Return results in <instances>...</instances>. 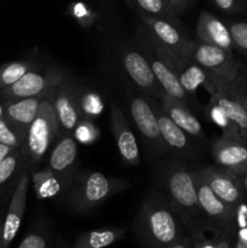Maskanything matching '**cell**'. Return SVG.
Segmentation results:
<instances>
[{
  "instance_id": "1",
  "label": "cell",
  "mask_w": 247,
  "mask_h": 248,
  "mask_svg": "<svg viewBox=\"0 0 247 248\" xmlns=\"http://www.w3.org/2000/svg\"><path fill=\"white\" fill-rule=\"evenodd\" d=\"M135 230L147 248H166L185 236L183 222L166 196L157 190L143 201Z\"/></svg>"
},
{
  "instance_id": "2",
  "label": "cell",
  "mask_w": 247,
  "mask_h": 248,
  "mask_svg": "<svg viewBox=\"0 0 247 248\" xmlns=\"http://www.w3.org/2000/svg\"><path fill=\"white\" fill-rule=\"evenodd\" d=\"M162 194L183 222L191 236L207 228L196 193L194 172L178 162L165 165L159 173Z\"/></svg>"
},
{
  "instance_id": "3",
  "label": "cell",
  "mask_w": 247,
  "mask_h": 248,
  "mask_svg": "<svg viewBox=\"0 0 247 248\" xmlns=\"http://www.w3.org/2000/svg\"><path fill=\"white\" fill-rule=\"evenodd\" d=\"M126 188L125 179L110 178L98 171L81 172L68 189V201L75 212L89 213Z\"/></svg>"
},
{
  "instance_id": "4",
  "label": "cell",
  "mask_w": 247,
  "mask_h": 248,
  "mask_svg": "<svg viewBox=\"0 0 247 248\" xmlns=\"http://www.w3.org/2000/svg\"><path fill=\"white\" fill-rule=\"evenodd\" d=\"M137 40L139 43L140 51L149 62L162 91L189 106L191 103V99L179 82L176 61L172 58L171 53L165 50L153 38L144 24L137 31Z\"/></svg>"
},
{
  "instance_id": "5",
  "label": "cell",
  "mask_w": 247,
  "mask_h": 248,
  "mask_svg": "<svg viewBox=\"0 0 247 248\" xmlns=\"http://www.w3.org/2000/svg\"><path fill=\"white\" fill-rule=\"evenodd\" d=\"M58 136L60 126L55 109L50 99L44 97L40 102L38 114L29 126L21 148L24 165L27 167L36 166Z\"/></svg>"
},
{
  "instance_id": "6",
  "label": "cell",
  "mask_w": 247,
  "mask_h": 248,
  "mask_svg": "<svg viewBox=\"0 0 247 248\" xmlns=\"http://www.w3.org/2000/svg\"><path fill=\"white\" fill-rule=\"evenodd\" d=\"M185 58L194 61L210 74L229 84H239L246 75V67L234 53L201 40H189L185 48Z\"/></svg>"
},
{
  "instance_id": "7",
  "label": "cell",
  "mask_w": 247,
  "mask_h": 248,
  "mask_svg": "<svg viewBox=\"0 0 247 248\" xmlns=\"http://www.w3.org/2000/svg\"><path fill=\"white\" fill-rule=\"evenodd\" d=\"M194 172L196 193L201 212L210 230L218 235L232 237L235 236V210L223 202L211 189L201 171Z\"/></svg>"
},
{
  "instance_id": "8",
  "label": "cell",
  "mask_w": 247,
  "mask_h": 248,
  "mask_svg": "<svg viewBox=\"0 0 247 248\" xmlns=\"http://www.w3.org/2000/svg\"><path fill=\"white\" fill-rule=\"evenodd\" d=\"M65 72L58 68H50L45 73L29 70L17 82L6 89L0 90V97L6 99L19 98H43L55 87L68 79Z\"/></svg>"
},
{
  "instance_id": "9",
  "label": "cell",
  "mask_w": 247,
  "mask_h": 248,
  "mask_svg": "<svg viewBox=\"0 0 247 248\" xmlns=\"http://www.w3.org/2000/svg\"><path fill=\"white\" fill-rule=\"evenodd\" d=\"M80 96L81 90L69 78L46 96L55 109L60 126V136L73 135L77 125L82 119Z\"/></svg>"
},
{
  "instance_id": "10",
  "label": "cell",
  "mask_w": 247,
  "mask_h": 248,
  "mask_svg": "<svg viewBox=\"0 0 247 248\" xmlns=\"http://www.w3.org/2000/svg\"><path fill=\"white\" fill-rule=\"evenodd\" d=\"M130 113L140 137L144 140L152 154L161 155L169 152L162 140L152 101L144 96L132 97L130 99Z\"/></svg>"
},
{
  "instance_id": "11",
  "label": "cell",
  "mask_w": 247,
  "mask_h": 248,
  "mask_svg": "<svg viewBox=\"0 0 247 248\" xmlns=\"http://www.w3.org/2000/svg\"><path fill=\"white\" fill-rule=\"evenodd\" d=\"M213 92L211 102L222 109L223 113L239 127L241 136L247 140V109L235 84H229L211 74Z\"/></svg>"
},
{
  "instance_id": "12",
  "label": "cell",
  "mask_w": 247,
  "mask_h": 248,
  "mask_svg": "<svg viewBox=\"0 0 247 248\" xmlns=\"http://www.w3.org/2000/svg\"><path fill=\"white\" fill-rule=\"evenodd\" d=\"M211 153L220 169L235 176L247 172V140L242 136H220L212 143Z\"/></svg>"
},
{
  "instance_id": "13",
  "label": "cell",
  "mask_w": 247,
  "mask_h": 248,
  "mask_svg": "<svg viewBox=\"0 0 247 248\" xmlns=\"http://www.w3.org/2000/svg\"><path fill=\"white\" fill-rule=\"evenodd\" d=\"M77 159V142L73 135L61 136L57 144L51 150L47 161V171L68 191L75 174Z\"/></svg>"
},
{
  "instance_id": "14",
  "label": "cell",
  "mask_w": 247,
  "mask_h": 248,
  "mask_svg": "<svg viewBox=\"0 0 247 248\" xmlns=\"http://www.w3.org/2000/svg\"><path fill=\"white\" fill-rule=\"evenodd\" d=\"M121 64L127 77L148 97L159 98L164 92L142 51L135 47L124 48L121 51Z\"/></svg>"
},
{
  "instance_id": "15",
  "label": "cell",
  "mask_w": 247,
  "mask_h": 248,
  "mask_svg": "<svg viewBox=\"0 0 247 248\" xmlns=\"http://www.w3.org/2000/svg\"><path fill=\"white\" fill-rule=\"evenodd\" d=\"M143 24L147 27L153 38L171 53L172 58L178 61L185 58V48L190 38L184 33L183 27H178L172 22L149 16H139Z\"/></svg>"
},
{
  "instance_id": "16",
  "label": "cell",
  "mask_w": 247,
  "mask_h": 248,
  "mask_svg": "<svg viewBox=\"0 0 247 248\" xmlns=\"http://www.w3.org/2000/svg\"><path fill=\"white\" fill-rule=\"evenodd\" d=\"M200 171L213 193L232 208L235 210L240 203L247 200L237 176L220 169L219 166H207Z\"/></svg>"
},
{
  "instance_id": "17",
  "label": "cell",
  "mask_w": 247,
  "mask_h": 248,
  "mask_svg": "<svg viewBox=\"0 0 247 248\" xmlns=\"http://www.w3.org/2000/svg\"><path fill=\"white\" fill-rule=\"evenodd\" d=\"M110 127L121 160L128 166H138L140 154L137 140L123 110L116 104L110 106Z\"/></svg>"
},
{
  "instance_id": "18",
  "label": "cell",
  "mask_w": 247,
  "mask_h": 248,
  "mask_svg": "<svg viewBox=\"0 0 247 248\" xmlns=\"http://www.w3.org/2000/svg\"><path fill=\"white\" fill-rule=\"evenodd\" d=\"M29 177L27 171L19 177L16 189L12 194L9 210L2 224V237L0 248H7L18 232L21 227L22 218L27 206V195H28Z\"/></svg>"
},
{
  "instance_id": "19",
  "label": "cell",
  "mask_w": 247,
  "mask_h": 248,
  "mask_svg": "<svg viewBox=\"0 0 247 248\" xmlns=\"http://www.w3.org/2000/svg\"><path fill=\"white\" fill-rule=\"evenodd\" d=\"M152 106L156 115L162 140L167 149L179 156H190L193 154V142L190 136L172 121L161 104L152 101Z\"/></svg>"
},
{
  "instance_id": "20",
  "label": "cell",
  "mask_w": 247,
  "mask_h": 248,
  "mask_svg": "<svg viewBox=\"0 0 247 248\" xmlns=\"http://www.w3.org/2000/svg\"><path fill=\"white\" fill-rule=\"evenodd\" d=\"M196 35L199 40L210 45L218 46L228 52H235L232 34L227 23L208 11H201L196 23Z\"/></svg>"
},
{
  "instance_id": "21",
  "label": "cell",
  "mask_w": 247,
  "mask_h": 248,
  "mask_svg": "<svg viewBox=\"0 0 247 248\" xmlns=\"http://www.w3.org/2000/svg\"><path fill=\"white\" fill-rule=\"evenodd\" d=\"M157 99L160 101V104L166 111L167 115L172 119V121L178 125L182 130L185 131L190 137L200 140H206L205 131H203L200 121L195 118V115L191 113L185 103L170 96L166 92H162Z\"/></svg>"
},
{
  "instance_id": "22",
  "label": "cell",
  "mask_w": 247,
  "mask_h": 248,
  "mask_svg": "<svg viewBox=\"0 0 247 248\" xmlns=\"http://www.w3.org/2000/svg\"><path fill=\"white\" fill-rule=\"evenodd\" d=\"M43 98L6 99L2 102V116L18 131L23 138H26L29 126L38 114Z\"/></svg>"
},
{
  "instance_id": "23",
  "label": "cell",
  "mask_w": 247,
  "mask_h": 248,
  "mask_svg": "<svg viewBox=\"0 0 247 248\" xmlns=\"http://www.w3.org/2000/svg\"><path fill=\"white\" fill-rule=\"evenodd\" d=\"M176 67L179 82L189 97H195L196 90L200 86H205L212 93L215 89L211 82V74L201 65L189 58H183L176 63Z\"/></svg>"
},
{
  "instance_id": "24",
  "label": "cell",
  "mask_w": 247,
  "mask_h": 248,
  "mask_svg": "<svg viewBox=\"0 0 247 248\" xmlns=\"http://www.w3.org/2000/svg\"><path fill=\"white\" fill-rule=\"evenodd\" d=\"M126 234L124 228H104L82 232L72 244H60V248H107L123 239Z\"/></svg>"
},
{
  "instance_id": "25",
  "label": "cell",
  "mask_w": 247,
  "mask_h": 248,
  "mask_svg": "<svg viewBox=\"0 0 247 248\" xmlns=\"http://www.w3.org/2000/svg\"><path fill=\"white\" fill-rule=\"evenodd\" d=\"M128 4L139 14V16H149L172 22L178 27H183L178 16L170 9L165 0H127Z\"/></svg>"
},
{
  "instance_id": "26",
  "label": "cell",
  "mask_w": 247,
  "mask_h": 248,
  "mask_svg": "<svg viewBox=\"0 0 247 248\" xmlns=\"http://www.w3.org/2000/svg\"><path fill=\"white\" fill-rule=\"evenodd\" d=\"M34 68L31 61H15L0 67V90L11 86Z\"/></svg>"
},
{
  "instance_id": "27",
  "label": "cell",
  "mask_w": 247,
  "mask_h": 248,
  "mask_svg": "<svg viewBox=\"0 0 247 248\" xmlns=\"http://www.w3.org/2000/svg\"><path fill=\"white\" fill-rule=\"evenodd\" d=\"M225 23L232 34L235 51L247 60V19H228Z\"/></svg>"
},
{
  "instance_id": "28",
  "label": "cell",
  "mask_w": 247,
  "mask_h": 248,
  "mask_svg": "<svg viewBox=\"0 0 247 248\" xmlns=\"http://www.w3.org/2000/svg\"><path fill=\"white\" fill-rule=\"evenodd\" d=\"M80 108H81L82 118H89L93 120V118L98 116L103 111L104 102L97 92L81 91Z\"/></svg>"
},
{
  "instance_id": "29",
  "label": "cell",
  "mask_w": 247,
  "mask_h": 248,
  "mask_svg": "<svg viewBox=\"0 0 247 248\" xmlns=\"http://www.w3.org/2000/svg\"><path fill=\"white\" fill-rule=\"evenodd\" d=\"M24 164L21 149H15L0 162V186L6 184L18 171L19 166Z\"/></svg>"
},
{
  "instance_id": "30",
  "label": "cell",
  "mask_w": 247,
  "mask_h": 248,
  "mask_svg": "<svg viewBox=\"0 0 247 248\" xmlns=\"http://www.w3.org/2000/svg\"><path fill=\"white\" fill-rule=\"evenodd\" d=\"M213 236L208 237L206 235L205 229L201 230L200 232L195 234L194 236H190L193 240V247L194 248H230V241L232 237L223 236V235H218L211 230Z\"/></svg>"
},
{
  "instance_id": "31",
  "label": "cell",
  "mask_w": 247,
  "mask_h": 248,
  "mask_svg": "<svg viewBox=\"0 0 247 248\" xmlns=\"http://www.w3.org/2000/svg\"><path fill=\"white\" fill-rule=\"evenodd\" d=\"M208 115H210V119L216 125L222 128L223 135L241 136L239 127L223 113L219 107H217L212 102H210V106H208Z\"/></svg>"
},
{
  "instance_id": "32",
  "label": "cell",
  "mask_w": 247,
  "mask_h": 248,
  "mask_svg": "<svg viewBox=\"0 0 247 248\" xmlns=\"http://www.w3.org/2000/svg\"><path fill=\"white\" fill-rule=\"evenodd\" d=\"M0 143L12 148V149H21L24 143V138L2 116V114L0 115Z\"/></svg>"
},
{
  "instance_id": "33",
  "label": "cell",
  "mask_w": 247,
  "mask_h": 248,
  "mask_svg": "<svg viewBox=\"0 0 247 248\" xmlns=\"http://www.w3.org/2000/svg\"><path fill=\"white\" fill-rule=\"evenodd\" d=\"M73 136L77 143L82 144H91L98 138L99 131L93 124V120L89 118H82L75 127Z\"/></svg>"
},
{
  "instance_id": "34",
  "label": "cell",
  "mask_w": 247,
  "mask_h": 248,
  "mask_svg": "<svg viewBox=\"0 0 247 248\" xmlns=\"http://www.w3.org/2000/svg\"><path fill=\"white\" fill-rule=\"evenodd\" d=\"M213 6L225 15H247V6L242 0H210Z\"/></svg>"
},
{
  "instance_id": "35",
  "label": "cell",
  "mask_w": 247,
  "mask_h": 248,
  "mask_svg": "<svg viewBox=\"0 0 247 248\" xmlns=\"http://www.w3.org/2000/svg\"><path fill=\"white\" fill-rule=\"evenodd\" d=\"M18 248H48V242L45 235L34 232L22 240Z\"/></svg>"
},
{
  "instance_id": "36",
  "label": "cell",
  "mask_w": 247,
  "mask_h": 248,
  "mask_svg": "<svg viewBox=\"0 0 247 248\" xmlns=\"http://www.w3.org/2000/svg\"><path fill=\"white\" fill-rule=\"evenodd\" d=\"M167 2V5L170 6V9L179 16L184 10H186L189 7V5L193 2V0H165Z\"/></svg>"
},
{
  "instance_id": "37",
  "label": "cell",
  "mask_w": 247,
  "mask_h": 248,
  "mask_svg": "<svg viewBox=\"0 0 247 248\" xmlns=\"http://www.w3.org/2000/svg\"><path fill=\"white\" fill-rule=\"evenodd\" d=\"M166 248H193V240H191L190 236H184L183 239L177 241L176 244Z\"/></svg>"
},
{
  "instance_id": "38",
  "label": "cell",
  "mask_w": 247,
  "mask_h": 248,
  "mask_svg": "<svg viewBox=\"0 0 247 248\" xmlns=\"http://www.w3.org/2000/svg\"><path fill=\"white\" fill-rule=\"evenodd\" d=\"M12 150H15V149H12V148H10V147H7V145L1 144V143H0V162H1L2 160H4L5 157H6L7 155L12 152Z\"/></svg>"
},
{
  "instance_id": "39",
  "label": "cell",
  "mask_w": 247,
  "mask_h": 248,
  "mask_svg": "<svg viewBox=\"0 0 247 248\" xmlns=\"http://www.w3.org/2000/svg\"><path fill=\"white\" fill-rule=\"evenodd\" d=\"M245 79H246V77H245ZM245 79H244V80H241V81H240L239 84H235V85H236V86H237V89H239L240 96H241V99H242V102H244L245 107H246V109H247V93H246V92L244 91V89H242V84H244Z\"/></svg>"
},
{
  "instance_id": "40",
  "label": "cell",
  "mask_w": 247,
  "mask_h": 248,
  "mask_svg": "<svg viewBox=\"0 0 247 248\" xmlns=\"http://www.w3.org/2000/svg\"><path fill=\"white\" fill-rule=\"evenodd\" d=\"M237 178H239L240 183H241L242 188H244V190H245V194H246V196H247V172H245V173L237 176Z\"/></svg>"
},
{
  "instance_id": "41",
  "label": "cell",
  "mask_w": 247,
  "mask_h": 248,
  "mask_svg": "<svg viewBox=\"0 0 247 248\" xmlns=\"http://www.w3.org/2000/svg\"><path fill=\"white\" fill-rule=\"evenodd\" d=\"M242 89H244V91L247 93V68H246V79H245L244 84H242Z\"/></svg>"
},
{
  "instance_id": "42",
  "label": "cell",
  "mask_w": 247,
  "mask_h": 248,
  "mask_svg": "<svg viewBox=\"0 0 247 248\" xmlns=\"http://www.w3.org/2000/svg\"><path fill=\"white\" fill-rule=\"evenodd\" d=\"M1 237H2V224L0 222V245H1Z\"/></svg>"
},
{
  "instance_id": "43",
  "label": "cell",
  "mask_w": 247,
  "mask_h": 248,
  "mask_svg": "<svg viewBox=\"0 0 247 248\" xmlns=\"http://www.w3.org/2000/svg\"><path fill=\"white\" fill-rule=\"evenodd\" d=\"M242 1H244L245 5H246V6H247V0H242Z\"/></svg>"
},
{
  "instance_id": "44",
  "label": "cell",
  "mask_w": 247,
  "mask_h": 248,
  "mask_svg": "<svg viewBox=\"0 0 247 248\" xmlns=\"http://www.w3.org/2000/svg\"><path fill=\"white\" fill-rule=\"evenodd\" d=\"M193 248H194V247H193Z\"/></svg>"
}]
</instances>
